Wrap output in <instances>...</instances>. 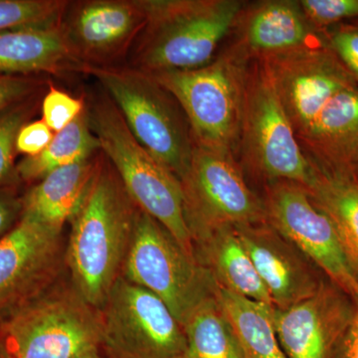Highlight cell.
<instances>
[{"instance_id": "cell-1", "label": "cell", "mask_w": 358, "mask_h": 358, "mask_svg": "<svg viewBox=\"0 0 358 358\" xmlns=\"http://www.w3.org/2000/svg\"><path fill=\"white\" fill-rule=\"evenodd\" d=\"M138 211L114 167L99 159L86 196L71 219L65 252L73 288L99 310L122 277Z\"/></svg>"}, {"instance_id": "cell-2", "label": "cell", "mask_w": 358, "mask_h": 358, "mask_svg": "<svg viewBox=\"0 0 358 358\" xmlns=\"http://www.w3.org/2000/svg\"><path fill=\"white\" fill-rule=\"evenodd\" d=\"M145 25L133 67L145 73L197 69L209 64L236 26L240 0H141Z\"/></svg>"}, {"instance_id": "cell-3", "label": "cell", "mask_w": 358, "mask_h": 358, "mask_svg": "<svg viewBox=\"0 0 358 358\" xmlns=\"http://www.w3.org/2000/svg\"><path fill=\"white\" fill-rule=\"evenodd\" d=\"M249 59L235 47L197 69L148 73L185 114L193 143L236 157L243 124Z\"/></svg>"}, {"instance_id": "cell-4", "label": "cell", "mask_w": 358, "mask_h": 358, "mask_svg": "<svg viewBox=\"0 0 358 358\" xmlns=\"http://www.w3.org/2000/svg\"><path fill=\"white\" fill-rule=\"evenodd\" d=\"M87 113L101 150L134 204L166 228L183 251L196 260L180 181L134 138L107 94L94 99Z\"/></svg>"}, {"instance_id": "cell-5", "label": "cell", "mask_w": 358, "mask_h": 358, "mask_svg": "<svg viewBox=\"0 0 358 358\" xmlns=\"http://www.w3.org/2000/svg\"><path fill=\"white\" fill-rule=\"evenodd\" d=\"M82 73L100 82L131 134L178 180L192 162L189 124L173 96L148 75L124 66H84Z\"/></svg>"}, {"instance_id": "cell-6", "label": "cell", "mask_w": 358, "mask_h": 358, "mask_svg": "<svg viewBox=\"0 0 358 358\" xmlns=\"http://www.w3.org/2000/svg\"><path fill=\"white\" fill-rule=\"evenodd\" d=\"M17 358H78L102 350L103 313L76 289H50L4 320Z\"/></svg>"}, {"instance_id": "cell-7", "label": "cell", "mask_w": 358, "mask_h": 358, "mask_svg": "<svg viewBox=\"0 0 358 358\" xmlns=\"http://www.w3.org/2000/svg\"><path fill=\"white\" fill-rule=\"evenodd\" d=\"M239 154L245 166L268 183L291 181L310 188L317 166L294 136L272 80L260 61L249 67Z\"/></svg>"}, {"instance_id": "cell-8", "label": "cell", "mask_w": 358, "mask_h": 358, "mask_svg": "<svg viewBox=\"0 0 358 358\" xmlns=\"http://www.w3.org/2000/svg\"><path fill=\"white\" fill-rule=\"evenodd\" d=\"M122 277L164 301L180 322L214 294L208 272L169 231L138 209Z\"/></svg>"}, {"instance_id": "cell-9", "label": "cell", "mask_w": 358, "mask_h": 358, "mask_svg": "<svg viewBox=\"0 0 358 358\" xmlns=\"http://www.w3.org/2000/svg\"><path fill=\"white\" fill-rule=\"evenodd\" d=\"M180 183L193 241L223 226L267 222L264 201L247 185L236 157L194 145Z\"/></svg>"}, {"instance_id": "cell-10", "label": "cell", "mask_w": 358, "mask_h": 358, "mask_svg": "<svg viewBox=\"0 0 358 358\" xmlns=\"http://www.w3.org/2000/svg\"><path fill=\"white\" fill-rule=\"evenodd\" d=\"M102 350L110 358H181L183 327L155 294L120 278L102 308Z\"/></svg>"}, {"instance_id": "cell-11", "label": "cell", "mask_w": 358, "mask_h": 358, "mask_svg": "<svg viewBox=\"0 0 358 358\" xmlns=\"http://www.w3.org/2000/svg\"><path fill=\"white\" fill-rule=\"evenodd\" d=\"M263 201L267 222L357 303L358 281L346 262L336 229L313 203L307 188L291 181L268 183Z\"/></svg>"}, {"instance_id": "cell-12", "label": "cell", "mask_w": 358, "mask_h": 358, "mask_svg": "<svg viewBox=\"0 0 358 358\" xmlns=\"http://www.w3.org/2000/svg\"><path fill=\"white\" fill-rule=\"evenodd\" d=\"M63 259L62 231L21 215L0 238V319L50 289Z\"/></svg>"}, {"instance_id": "cell-13", "label": "cell", "mask_w": 358, "mask_h": 358, "mask_svg": "<svg viewBox=\"0 0 358 358\" xmlns=\"http://www.w3.org/2000/svg\"><path fill=\"white\" fill-rule=\"evenodd\" d=\"M357 301L324 279L313 296L286 310H273L287 358H339Z\"/></svg>"}, {"instance_id": "cell-14", "label": "cell", "mask_w": 358, "mask_h": 358, "mask_svg": "<svg viewBox=\"0 0 358 358\" xmlns=\"http://www.w3.org/2000/svg\"><path fill=\"white\" fill-rule=\"evenodd\" d=\"M68 6L63 28L84 66L114 65L145 25L141 0H87Z\"/></svg>"}, {"instance_id": "cell-15", "label": "cell", "mask_w": 358, "mask_h": 358, "mask_svg": "<svg viewBox=\"0 0 358 358\" xmlns=\"http://www.w3.org/2000/svg\"><path fill=\"white\" fill-rule=\"evenodd\" d=\"M234 228L277 310L310 298L326 279L315 264L268 222Z\"/></svg>"}, {"instance_id": "cell-16", "label": "cell", "mask_w": 358, "mask_h": 358, "mask_svg": "<svg viewBox=\"0 0 358 358\" xmlns=\"http://www.w3.org/2000/svg\"><path fill=\"white\" fill-rule=\"evenodd\" d=\"M235 28L237 41L233 47L249 60H262L324 42L322 32L310 24L300 1L294 0H267L245 7Z\"/></svg>"}, {"instance_id": "cell-17", "label": "cell", "mask_w": 358, "mask_h": 358, "mask_svg": "<svg viewBox=\"0 0 358 358\" xmlns=\"http://www.w3.org/2000/svg\"><path fill=\"white\" fill-rule=\"evenodd\" d=\"M298 141L313 166L358 178V80L324 103Z\"/></svg>"}, {"instance_id": "cell-18", "label": "cell", "mask_w": 358, "mask_h": 358, "mask_svg": "<svg viewBox=\"0 0 358 358\" xmlns=\"http://www.w3.org/2000/svg\"><path fill=\"white\" fill-rule=\"evenodd\" d=\"M83 63L68 41L62 22L0 32V72L7 74L82 72Z\"/></svg>"}, {"instance_id": "cell-19", "label": "cell", "mask_w": 358, "mask_h": 358, "mask_svg": "<svg viewBox=\"0 0 358 358\" xmlns=\"http://www.w3.org/2000/svg\"><path fill=\"white\" fill-rule=\"evenodd\" d=\"M193 244L197 262L208 272L216 287L273 307L268 289L234 226L212 230L195 239Z\"/></svg>"}, {"instance_id": "cell-20", "label": "cell", "mask_w": 358, "mask_h": 358, "mask_svg": "<svg viewBox=\"0 0 358 358\" xmlns=\"http://www.w3.org/2000/svg\"><path fill=\"white\" fill-rule=\"evenodd\" d=\"M93 157L47 174L22 200L21 215L62 231L81 206L95 176L100 159Z\"/></svg>"}, {"instance_id": "cell-21", "label": "cell", "mask_w": 358, "mask_h": 358, "mask_svg": "<svg viewBox=\"0 0 358 358\" xmlns=\"http://www.w3.org/2000/svg\"><path fill=\"white\" fill-rule=\"evenodd\" d=\"M313 203L333 223L339 244L358 281V178L317 167V176L308 188Z\"/></svg>"}, {"instance_id": "cell-22", "label": "cell", "mask_w": 358, "mask_h": 358, "mask_svg": "<svg viewBox=\"0 0 358 358\" xmlns=\"http://www.w3.org/2000/svg\"><path fill=\"white\" fill-rule=\"evenodd\" d=\"M214 294L229 320L244 358H287L275 331V308L216 286Z\"/></svg>"}, {"instance_id": "cell-23", "label": "cell", "mask_w": 358, "mask_h": 358, "mask_svg": "<svg viewBox=\"0 0 358 358\" xmlns=\"http://www.w3.org/2000/svg\"><path fill=\"white\" fill-rule=\"evenodd\" d=\"M99 148L98 138L90 128L86 107L74 121L54 134L43 152L21 160L16 174L23 180H41L56 169L93 157Z\"/></svg>"}, {"instance_id": "cell-24", "label": "cell", "mask_w": 358, "mask_h": 358, "mask_svg": "<svg viewBox=\"0 0 358 358\" xmlns=\"http://www.w3.org/2000/svg\"><path fill=\"white\" fill-rule=\"evenodd\" d=\"M182 327L186 348L181 358H244L215 294L202 301Z\"/></svg>"}, {"instance_id": "cell-25", "label": "cell", "mask_w": 358, "mask_h": 358, "mask_svg": "<svg viewBox=\"0 0 358 358\" xmlns=\"http://www.w3.org/2000/svg\"><path fill=\"white\" fill-rule=\"evenodd\" d=\"M69 3L63 0H0V32L58 24Z\"/></svg>"}, {"instance_id": "cell-26", "label": "cell", "mask_w": 358, "mask_h": 358, "mask_svg": "<svg viewBox=\"0 0 358 358\" xmlns=\"http://www.w3.org/2000/svg\"><path fill=\"white\" fill-rule=\"evenodd\" d=\"M30 110L27 106H20L0 117V185L8 182L16 173V140L21 128L26 124Z\"/></svg>"}, {"instance_id": "cell-27", "label": "cell", "mask_w": 358, "mask_h": 358, "mask_svg": "<svg viewBox=\"0 0 358 358\" xmlns=\"http://www.w3.org/2000/svg\"><path fill=\"white\" fill-rule=\"evenodd\" d=\"M310 24L322 32L341 21L358 20V0H300Z\"/></svg>"}, {"instance_id": "cell-28", "label": "cell", "mask_w": 358, "mask_h": 358, "mask_svg": "<svg viewBox=\"0 0 358 358\" xmlns=\"http://www.w3.org/2000/svg\"><path fill=\"white\" fill-rule=\"evenodd\" d=\"M85 109L86 105L83 99L74 98L51 85L42 103V121L54 133H59Z\"/></svg>"}, {"instance_id": "cell-29", "label": "cell", "mask_w": 358, "mask_h": 358, "mask_svg": "<svg viewBox=\"0 0 358 358\" xmlns=\"http://www.w3.org/2000/svg\"><path fill=\"white\" fill-rule=\"evenodd\" d=\"M322 32L327 46L358 80V26H338Z\"/></svg>"}, {"instance_id": "cell-30", "label": "cell", "mask_w": 358, "mask_h": 358, "mask_svg": "<svg viewBox=\"0 0 358 358\" xmlns=\"http://www.w3.org/2000/svg\"><path fill=\"white\" fill-rule=\"evenodd\" d=\"M54 133L43 121L26 124L21 128L16 140V150L27 157H34L43 152L51 143Z\"/></svg>"}, {"instance_id": "cell-31", "label": "cell", "mask_w": 358, "mask_h": 358, "mask_svg": "<svg viewBox=\"0 0 358 358\" xmlns=\"http://www.w3.org/2000/svg\"><path fill=\"white\" fill-rule=\"evenodd\" d=\"M37 86L31 78L0 75V112L29 96Z\"/></svg>"}, {"instance_id": "cell-32", "label": "cell", "mask_w": 358, "mask_h": 358, "mask_svg": "<svg viewBox=\"0 0 358 358\" xmlns=\"http://www.w3.org/2000/svg\"><path fill=\"white\" fill-rule=\"evenodd\" d=\"M22 212V201L13 196L1 195L0 196V238L13 229L14 221L21 216Z\"/></svg>"}, {"instance_id": "cell-33", "label": "cell", "mask_w": 358, "mask_h": 358, "mask_svg": "<svg viewBox=\"0 0 358 358\" xmlns=\"http://www.w3.org/2000/svg\"><path fill=\"white\" fill-rule=\"evenodd\" d=\"M339 358H358V301Z\"/></svg>"}, {"instance_id": "cell-34", "label": "cell", "mask_w": 358, "mask_h": 358, "mask_svg": "<svg viewBox=\"0 0 358 358\" xmlns=\"http://www.w3.org/2000/svg\"><path fill=\"white\" fill-rule=\"evenodd\" d=\"M0 358H17L7 338L3 319H0Z\"/></svg>"}, {"instance_id": "cell-35", "label": "cell", "mask_w": 358, "mask_h": 358, "mask_svg": "<svg viewBox=\"0 0 358 358\" xmlns=\"http://www.w3.org/2000/svg\"><path fill=\"white\" fill-rule=\"evenodd\" d=\"M78 358H110L103 352L102 350H96V352H92L87 353V355H82V357Z\"/></svg>"}, {"instance_id": "cell-36", "label": "cell", "mask_w": 358, "mask_h": 358, "mask_svg": "<svg viewBox=\"0 0 358 358\" xmlns=\"http://www.w3.org/2000/svg\"><path fill=\"white\" fill-rule=\"evenodd\" d=\"M358 26V24H357Z\"/></svg>"}]
</instances>
